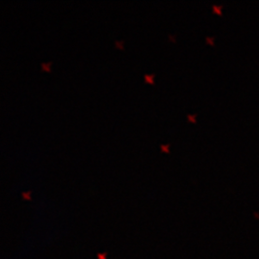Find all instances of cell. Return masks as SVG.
<instances>
[{
    "instance_id": "obj_1",
    "label": "cell",
    "mask_w": 259,
    "mask_h": 259,
    "mask_svg": "<svg viewBox=\"0 0 259 259\" xmlns=\"http://www.w3.org/2000/svg\"><path fill=\"white\" fill-rule=\"evenodd\" d=\"M144 78H145V80H146V81H147V82H150V83H153V78H154V75H153V74L144 75Z\"/></svg>"
},
{
    "instance_id": "obj_2",
    "label": "cell",
    "mask_w": 259,
    "mask_h": 259,
    "mask_svg": "<svg viewBox=\"0 0 259 259\" xmlns=\"http://www.w3.org/2000/svg\"><path fill=\"white\" fill-rule=\"evenodd\" d=\"M49 63L47 64V63H42L41 64V67H42V69H45V70H49Z\"/></svg>"
},
{
    "instance_id": "obj_3",
    "label": "cell",
    "mask_w": 259,
    "mask_h": 259,
    "mask_svg": "<svg viewBox=\"0 0 259 259\" xmlns=\"http://www.w3.org/2000/svg\"><path fill=\"white\" fill-rule=\"evenodd\" d=\"M115 45H116L118 47H122L123 41H118V40H116V41H115Z\"/></svg>"
},
{
    "instance_id": "obj_4",
    "label": "cell",
    "mask_w": 259,
    "mask_h": 259,
    "mask_svg": "<svg viewBox=\"0 0 259 259\" xmlns=\"http://www.w3.org/2000/svg\"><path fill=\"white\" fill-rule=\"evenodd\" d=\"M160 148L164 150V151H167L168 150V145H160Z\"/></svg>"
}]
</instances>
